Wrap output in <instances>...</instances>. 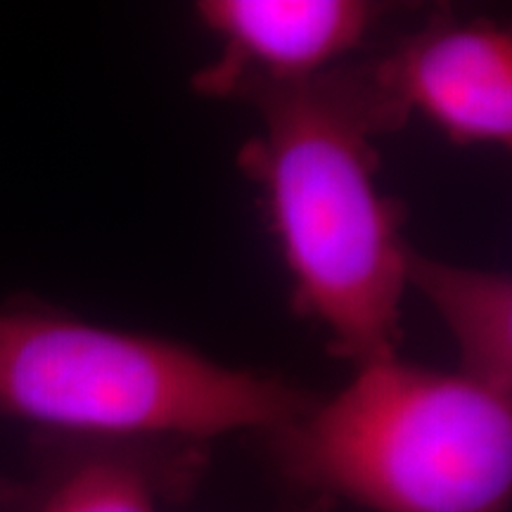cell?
I'll return each mask as SVG.
<instances>
[{
  "mask_svg": "<svg viewBox=\"0 0 512 512\" xmlns=\"http://www.w3.org/2000/svg\"><path fill=\"white\" fill-rule=\"evenodd\" d=\"M406 287L439 313L458 347L460 368L472 380L512 394V280L408 249Z\"/></svg>",
  "mask_w": 512,
  "mask_h": 512,
  "instance_id": "obj_6",
  "label": "cell"
},
{
  "mask_svg": "<svg viewBox=\"0 0 512 512\" xmlns=\"http://www.w3.org/2000/svg\"><path fill=\"white\" fill-rule=\"evenodd\" d=\"M200 22L223 53L195 76L204 95L242 83L309 81L337 67L373 31L380 8L363 0H202Z\"/></svg>",
  "mask_w": 512,
  "mask_h": 512,
  "instance_id": "obj_5",
  "label": "cell"
},
{
  "mask_svg": "<svg viewBox=\"0 0 512 512\" xmlns=\"http://www.w3.org/2000/svg\"><path fill=\"white\" fill-rule=\"evenodd\" d=\"M292 384L171 339L43 306H0V415L79 444H195L299 418Z\"/></svg>",
  "mask_w": 512,
  "mask_h": 512,
  "instance_id": "obj_2",
  "label": "cell"
},
{
  "mask_svg": "<svg viewBox=\"0 0 512 512\" xmlns=\"http://www.w3.org/2000/svg\"><path fill=\"white\" fill-rule=\"evenodd\" d=\"M164 477L143 446L83 444L43 472L29 512H164Z\"/></svg>",
  "mask_w": 512,
  "mask_h": 512,
  "instance_id": "obj_7",
  "label": "cell"
},
{
  "mask_svg": "<svg viewBox=\"0 0 512 512\" xmlns=\"http://www.w3.org/2000/svg\"><path fill=\"white\" fill-rule=\"evenodd\" d=\"M370 72L401 121L418 112L458 145L512 143V36L489 19H441Z\"/></svg>",
  "mask_w": 512,
  "mask_h": 512,
  "instance_id": "obj_4",
  "label": "cell"
},
{
  "mask_svg": "<svg viewBox=\"0 0 512 512\" xmlns=\"http://www.w3.org/2000/svg\"><path fill=\"white\" fill-rule=\"evenodd\" d=\"M261 133L240 166L261 185L299 311L356 366L396 356L408 242L377 185V133L401 126L370 72L335 67L309 81L242 83Z\"/></svg>",
  "mask_w": 512,
  "mask_h": 512,
  "instance_id": "obj_1",
  "label": "cell"
},
{
  "mask_svg": "<svg viewBox=\"0 0 512 512\" xmlns=\"http://www.w3.org/2000/svg\"><path fill=\"white\" fill-rule=\"evenodd\" d=\"M294 482L370 512H508L512 394L382 358L271 432Z\"/></svg>",
  "mask_w": 512,
  "mask_h": 512,
  "instance_id": "obj_3",
  "label": "cell"
}]
</instances>
